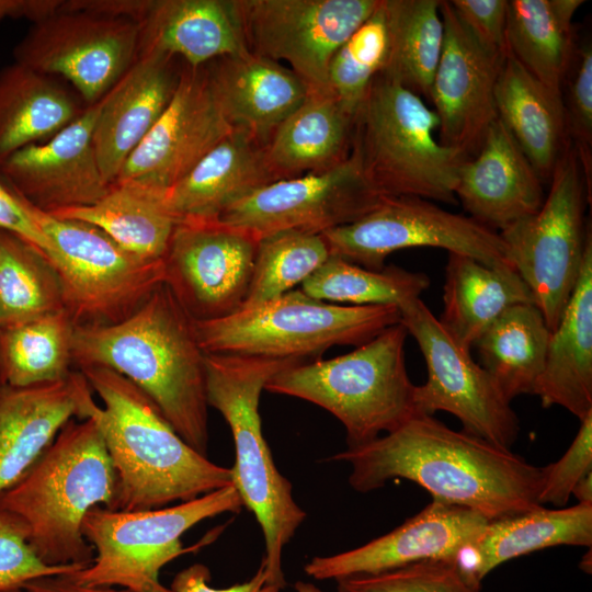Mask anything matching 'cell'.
<instances>
[{
  "label": "cell",
  "mask_w": 592,
  "mask_h": 592,
  "mask_svg": "<svg viewBox=\"0 0 592 592\" xmlns=\"http://www.w3.org/2000/svg\"><path fill=\"white\" fill-rule=\"evenodd\" d=\"M2 386H3V385H2V383H1V380H0V388H1Z\"/></svg>",
  "instance_id": "cell-55"
},
{
  "label": "cell",
  "mask_w": 592,
  "mask_h": 592,
  "mask_svg": "<svg viewBox=\"0 0 592 592\" xmlns=\"http://www.w3.org/2000/svg\"><path fill=\"white\" fill-rule=\"evenodd\" d=\"M337 592H480L454 560H425L386 572L340 579Z\"/></svg>",
  "instance_id": "cell-43"
},
{
  "label": "cell",
  "mask_w": 592,
  "mask_h": 592,
  "mask_svg": "<svg viewBox=\"0 0 592 592\" xmlns=\"http://www.w3.org/2000/svg\"><path fill=\"white\" fill-rule=\"evenodd\" d=\"M330 255L319 234L283 230L261 237L241 308L269 301L301 285Z\"/></svg>",
  "instance_id": "cell-41"
},
{
  "label": "cell",
  "mask_w": 592,
  "mask_h": 592,
  "mask_svg": "<svg viewBox=\"0 0 592 592\" xmlns=\"http://www.w3.org/2000/svg\"><path fill=\"white\" fill-rule=\"evenodd\" d=\"M550 330L535 304L504 311L477 340L480 365L512 401L534 395L544 371Z\"/></svg>",
  "instance_id": "cell-36"
},
{
  "label": "cell",
  "mask_w": 592,
  "mask_h": 592,
  "mask_svg": "<svg viewBox=\"0 0 592 592\" xmlns=\"http://www.w3.org/2000/svg\"><path fill=\"white\" fill-rule=\"evenodd\" d=\"M591 544L592 503L558 509L540 506L489 521L478 539L454 561L481 583L496 567L516 557L553 546L591 547Z\"/></svg>",
  "instance_id": "cell-32"
},
{
  "label": "cell",
  "mask_w": 592,
  "mask_h": 592,
  "mask_svg": "<svg viewBox=\"0 0 592 592\" xmlns=\"http://www.w3.org/2000/svg\"><path fill=\"white\" fill-rule=\"evenodd\" d=\"M441 0H385L390 50L383 73L428 99L437 68L444 25Z\"/></svg>",
  "instance_id": "cell-38"
},
{
  "label": "cell",
  "mask_w": 592,
  "mask_h": 592,
  "mask_svg": "<svg viewBox=\"0 0 592 592\" xmlns=\"http://www.w3.org/2000/svg\"><path fill=\"white\" fill-rule=\"evenodd\" d=\"M549 183L540 208L499 234L509 264L530 288L551 332L578 282L591 232L590 224L584 225L589 202L584 177L570 141Z\"/></svg>",
  "instance_id": "cell-10"
},
{
  "label": "cell",
  "mask_w": 592,
  "mask_h": 592,
  "mask_svg": "<svg viewBox=\"0 0 592 592\" xmlns=\"http://www.w3.org/2000/svg\"><path fill=\"white\" fill-rule=\"evenodd\" d=\"M542 406H559L580 421L592 413V234L581 272L556 329L550 332L535 394Z\"/></svg>",
  "instance_id": "cell-28"
},
{
  "label": "cell",
  "mask_w": 592,
  "mask_h": 592,
  "mask_svg": "<svg viewBox=\"0 0 592 592\" xmlns=\"http://www.w3.org/2000/svg\"><path fill=\"white\" fill-rule=\"evenodd\" d=\"M390 36L385 0L333 55L327 90L355 116L373 80L387 67Z\"/></svg>",
  "instance_id": "cell-42"
},
{
  "label": "cell",
  "mask_w": 592,
  "mask_h": 592,
  "mask_svg": "<svg viewBox=\"0 0 592 592\" xmlns=\"http://www.w3.org/2000/svg\"><path fill=\"white\" fill-rule=\"evenodd\" d=\"M0 229L22 238L48 258L53 244L38 225L34 207L1 180Z\"/></svg>",
  "instance_id": "cell-48"
},
{
  "label": "cell",
  "mask_w": 592,
  "mask_h": 592,
  "mask_svg": "<svg viewBox=\"0 0 592 592\" xmlns=\"http://www.w3.org/2000/svg\"><path fill=\"white\" fill-rule=\"evenodd\" d=\"M1 592H25V591L23 589H14V590L1 591Z\"/></svg>",
  "instance_id": "cell-54"
},
{
  "label": "cell",
  "mask_w": 592,
  "mask_h": 592,
  "mask_svg": "<svg viewBox=\"0 0 592 592\" xmlns=\"http://www.w3.org/2000/svg\"><path fill=\"white\" fill-rule=\"evenodd\" d=\"M399 310L400 322L417 341L426 364V382L414 388L417 412L452 413L463 431L511 449L519 435V419L491 375L449 337L421 298Z\"/></svg>",
  "instance_id": "cell-12"
},
{
  "label": "cell",
  "mask_w": 592,
  "mask_h": 592,
  "mask_svg": "<svg viewBox=\"0 0 592 592\" xmlns=\"http://www.w3.org/2000/svg\"><path fill=\"white\" fill-rule=\"evenodd\" d=\"M115 492L116 474L95 421L72 419L0 493V509L21 521L45 563L87 567L94 549L82 534L83 519L95 505L111 509Z\"/></svg>",
  "instance_id": "cell-4"
},
{
  "label": "cell",
  "mask_w": 592,
  "mask_h": 592,
  "mask_svg": "<svg viewBox=\"0 0 592 592\" xmlns=\"http://www.w3.org/2000/svg\"><path fill=\"white\" fill-rule=\"evenodd\" d=\"M488 522L468 508L432 500L385 535L346 551L312 557L304 571L315 580L338 581L425 560H455L478 539Z\"/></svg>",
  "instance_id": "cell-21"
},
{
  "label": "cell",
  "mask_w": 592,
  "mask_h": 592,
  "mask_svg": "<svg viewBox=\"0 0 592 592\" xmlns=\"http://www.w3.org/2000/svg\"><path fill=\"white\" fill-rule=\"evenodd\" d=\"M572 496L578 499L579 503H592V471L576 483Z\"/></svg>",
  "instance_id": "cell-52"
},
{
  "label": "cell",
  "mask_w": 592,
  "mask_h": 592,
  "mask_svg": "<svg viewBox=\"0 0 592 592\" xmlns=\"http://www.w3.org/2000/svg\"><path fill=\"white\" fill-rule=\"evenodd\" d=\"M234 129L205 66H185L166 111L127 158L115 182L136 181L166 192Z\"/></svg>",
  "instance_id": "cell-18"
},
{
  "label": "cell",
  "mask_w": 592,
  "mask_h": 592,
  "mask_svg": "<svg viewBox=\"0 0 592 592\" xmlns=\"http://www.w3.org/2000/svg\"><path fill=\"white\" fill-rule=\"evenodd\" d=\"M242 508L232 485L158 509L118 511L95 505L82 522V534L94 557L89 566L69 574L87 587L172 592L159 580L162 567L208 542L184 547L183 534L206 519L237 513Z\"/></svg>",
  "instance_id": "cell-9"
},
{
  "label": "cell",
  "mask_w": 592,
  "mask_h": 592,
  "mask_svg": "<svg viewBox=\"0 0 592 592\" xmlns=\"http://www.w3.org/2000/svg\"><path fill=\"white\" fill-rule=\"evenodd\" d=\"M79 372L103 402L90 418L116 474L111 510L163 508L232 485L231 468L191 447L153 401L124 376L99 366Z\"/></svg>",
  "instance_id": "cell-3"
},
{
  "label": "cell",
  "mask_w": 592,
  "mask_h": 592,
  "mask_svg": "<svg viewBox=\"0 0 592 592\" xmlns=\"http://www.w3.org/2000/svg\"><path fill=\"white\" fill-rule=\"evenodd\" d=\"M25 592H134L114 587H87L77 583L69 573L46 576L24 584Z\"/></svg>",
  "instance_id": "cell-51"
},
{
  "label": "cell",
  "mask_w": 592,
  "mask_h": 592,
  "mask_svg": "<svg viewBox=\"0 0 592 592\" xmlns=\"http://www.w3.org/2000/svg\"><path fill=\"white\" fill-rule=\"evenodd\" d=\"M407 337L396 323L346 354L285 367L264 390L321 407L343 424L346 448L364 445L419 414L406 367Z\"/></svg>",
  "instance_id": "cell-6"
},
{
  "label": "cell",
  "mask_w": 592,
  "mask_h": 592,
  "mask_svg": "<svg viewBox=\"0 0 592 592\" xmlns=\"http://www.w3.org/2000/svg\"><path fill=\"white\" fill-rule=\"evenodd\" d=\"M101 101L50 139L12 153L0 180L35 208L54 214L95 204L112 187L101 171L92 135Z\"/></svg>",
  "instance_id": "cell-20"
},
{
  "label": "cell",
  "mask_w": 592,
  "mask_h": 592,
  "mask_svg": "<svg viewBox=\"0 0 592 592\" xmlns=\"http://www.w3.org/2000/svg\"><path fill=\"white\" fill-rule=\"evenodd\" d=\"M305 362L206 353V398L231 431L235 463L232 486L257 519L263 534L266 583L286 587L282 568L284 547L305 521L292 483L277 469L262 432L260 397L266 383L285 367Z\"/></svg>",
  "instance_id": "cell-5"
},
{
  "label": "cell",
  "mask_w": 592,
  "mask_h": 592,
  "mask_svg": "<svg viewBox=\"0 0 592 592\" xmlns=\"http://www.w3.org/2000/svg\"><path fill=\"white\" fill-rule=\"evenodd\" d=\"M443 289L439 321L467 351L509 308L534 304L530 288L510 264L488 265L459 253H448Z\"/></svg>",
  "instance_id": "cell-31"
},
{
  "label": "cell",
  "mask_w": 592,
  "mask_h": 592,
  "mask_svg": "<svg viewBox=\"0 0 592 592\" xmlns=\"http://www.w3.org/2000/svg\"><path fill=\"white\" fill-rule=\"evenodd\" d=\"M294 589H295L296 592H323L321 589H319L314 583L301 581V580L297 581L294 584Z\"/></svg>",
  "instance_id": "cell-53"
},
{
  "label": "cell",
  "mask_w": 592,
  "mask_h": 592,
  "mask_svg": "<svg viewBox=\"0 0 592 592\" xmlns=\"http://www.w3.org/2000/svg\"><path fill=\"white\" fill-rule=\"evenodd\" d=\"M62 0H0V21L24 18L32 23L55 13Z\"/></svg>",
  "instance_id": "cell-50"
},
{
  "label": "cell",
  "mask_w": 592,
  "mask_h": 592,
  "mask_svg": "<svg viewBox=\"0 0 592 592\" xmlns=\"http://www.w3.org/2000/svg\"><path fill=\"white\" fill-rule=\"evenodd\" d=\"M444 42L428 100L439 118L442 145L474 157L498 119L496 87L505 57L483 47L449 1L440 4Z\"/></svg>",
  "instance_id": "cell-19"
},
{
  "label": "cell",
  "mask_w": 592,
  "mask_h": 592,
  "mask_svg": "<svg viewBox=\"0 0 592 592\" xmlns=\"http://www.w3.org/2000/svg\"><path fill=\"white\" fill-rule=\"evenodd\" d=\"M272 182L263 145L235 128L166 191V200L179 221L215 220L230 205Z\"/></svg>",
  "instance_id": "cell-27"
},
{
  "label": "cell",
  "mask_w": 592,
  "mask_h": 592,
  "mask_svg": "<svg viewBox=\"0 0 592 592\" xmlns=\"http://www.w3.org/2000/svg\"><path fill=\"white\" fill-rule=\"evenodd\" d=\"M209 569L203 563H194L178 572L169 588L172 592H281L280 588L266 583L263 559L255 573L246 582L215 589L209 585Z\"/></svg>",
  "instance_id": "cell-49"
},
{
  "label": "cell",
  "mask_w": 592,
  "mask_h": 592,
  "mask_svg": "<svg viewBox=\"0 0 592 592\" xmlns=\"http://www.w3.org/2000/svg\"><path fill=\"white\" fill-rule=\"evenodd\" d=\"M86 107L55 77L15 61L3 67L0 70V164L18 150L50 139Z\"/></svg>",
  "instance_id": "cell-33"
},
{
  "label": "cell",
  "mask_w": 592,
  "mask_h": 592,
  "mask_svg": "<svg viewBox=\"0 0 592 592\" xmlns=\"http://www.w3.org/2000/svg\"><path fill=\"white\" fill-rule=\"evenodd\" d=\"M76 323L66 309L0 327V380L29 387L68 377Z\"/></svg>",
  "instance_id": "cell-37"
},
{
  "label": "cell",
  "mask_w": 592,
  "mask_h": 592,
  "mask_svg": "<svg viewBox=\"0 0 592 592\" xmlns=\"http://www.w3.org/2000/svg\"><path fill=\"white\" fill-rule=\"evenodd\" d=\"M496 106L543 182H549L569 144L562 92L545 86L509 54L497 82Z\"/></svg>",
  "instance_id": "cell-30"
},
{
  "label": "cell",
  "mask_w": 592,
  "mask_h": 592,
  "mask_svg": "<svg viewBox=\"0 0 592 592\" xmlns=\"http://www.w3.org/2000/svg\"><path fill=\"white\" fill-rule=\"evenodd\" d=\"M34 213L53 244L48 259L60 277L65 309L76 326L121 322L166 283L164 260L143 259L94 225L35 207Z\"/></svg>",
  "instance_id": "cell-11"
},
{
  "label": "cell",
  "mask_w": 592,
  "mask_h": 592,
  "mask_svg": "<svg viewBox=\"0 0 592 592\" xmlns=\"http://www.w3.org/2000/svg\"><path fill=\"white\" fill-rule=\"evenodd\" d=\"M562 91L567 136L580 161L589 202L592 195V47L584 43Z\"/></svg>",
  "instance_id": "cell-44"
},
{
  "label": "cell",
  "mask_w": 592,
  "mask_h": 592,
  "mask_svg": "<svg viewBox=\"0 0 592 592\" xmlns=\"http://www.w3.org/2000/svg\"><path fill=\"white\" fill-rule=\"evenodd\" d=\"M583 0H510L509 54L545 86L562 92L577 58L573 16Z\"/></svg>",
  "instance_id": "cell-34"
},
{
  "label": "cell",
  "mask_w": 592,
  "mask_h": 592,
  "mask_svg": "<svg viewBox=\"0 0 592 592\" xmlns=\"http://www.w3.org/2000/svg\"><path fill=\"white\" fill-rule=\"evenodd\" d=\"M455 196L471 218L496 231L533 215L545 200L543 180L499 118L460 166Z\"/></svg>",
  "instance_id": "cell-23"
},
{
  "label": "cell",
  "mask_w": 592,
  "mask_h": 592,
  "mask_svg": "<svg viewBox=\"0 0 592 592\" xmlns=\"http://www.w3.org/2000/svg\"><path fill=\"white\" fill-rule=\"evenodd\" d=\"M50 215L94 225L127 251L150 261L164 260L179 223L164 191L136 181L115 182L91 206Z\"/></svg>",
  "instance_id": "cell-35"
},
{
  "label": "cell",
  "mask_w": 592,
  "mask_h": 592,
  "mask_svg": "<svg viewBox=\"0 0 592 592\" xmlns=\"http://www.w3.org/2000/svg\"><path fill=\"white\" fill-rule=\"evenodd\" d=\"M400 320L396 306L339 305L299 288L220 319L195 320V328L208 354L305 361L334 345L356 348Z\"/></svg>",
  "instance_id": "cell-8"
},
{
  "label": "cell",
  "mask_w": 592,
  "mask_h": 592,
  "mask_svg": "<svg viewBox=\"0 0 592 592\" xmlns=\"http://www.w3.org/2000/svg\"><path fill=\"white\" fill-rule=\"evenodd\" d=\"M206 353L195 320L164 283L125 320L76 326L73 365L112 369L143 390L175 432L207 456Z\"/></svg>",
  "instance_id": "cell-2"
},
{
  "label": "cell",
  "mask_w": 592,
  "mask_h": 592,
  "mask_svg": "<svg viewBox=\"0 0 592 592\" xmlns=\"http://www.w3.org/2000/svg\"><path fill=\"white\" fill-rule=\"evenodd\" d=\"M79 371L29 387L0 388V493L14 485L72 419L90 418L96 402Z\"/></svg>",
  "instance_id": "cell-22"
},
{
  "label": "cell",
  "mask_w": 592,
  "mask_h": 592,
  "mask_svg": "<svg viewBox=\"0 0 592 592\" xmlns=\"http://www.w3.org/2000/svg\"><path fill=\"white\" fill-rule=\"evenodd\" d=\"M351 466L350 486L365 493L410 480L432 500L468 508L488 521L538 509L543 467L433 415L415 414L396 430L329 457Z\"/></svg>",
  "instance_id": "cell-1"
},
{
  "label": "cell",
  "mask_w": 592,
  "mask_h": 592,
  "mask_svg": "<svg viewBox=\"0 0 592 592\" xmlns=\"http://www.w3.org/2000/svg\"><path fill=\"white\" fill-rule=\"evenodd\" d=\"M380 0H237L249 52L285 61L310 89L328 91L338 48Z\"/></svg>",
  "instance_id": "cell-15"
},
{
  "label": "cell",
  "mask_w": 592,
  "mask_h": 592,
  "mask_svg": "<svg viewBox=\"0 0 592 592\" xmlns=\"http://www.w3.org/2000/svg\"><path fill=\"white\" fill-rule=\"evenodd\" d=\"M205 69L230 125L263 146L310 92L288 67L252 53L215 59Z\"/></svg>",
  "instance_id": "cell-26"
},
{
  "label": "cell",
  "mask_w": 592,
  "mask_h": 592,
  "mask_svg": "<svg viewBox=\"0 0 592 592\" xmlns=\"http://www.w3.org/2000/svg\"><path fill=\"white\" fill-rule=\"evenodd\" d=\"M260 237L215 220H181L164 258L166 284L196 321L238 311L247 297Z\"/></svg>",
  "instance_id": "cell-17"
},
{
  "label": "cell",
  "mask_w": 592,
  "mask_h": 592,
  "mask_svg": "<svg viewBox=\"0 0 592 592\" xmlns=\"http://www.w3.org/2000/svg\"><path fill=\"white\" fill-rule=\"evenodd\" d=\"M331 255L382 270L392 252L432 247L488 265L509 264L500 234L471 218L415 196L384 197L369 213L322 234Z\"/></svg>",
  "instance_id": "cell-13"
},
{
  "label": "cell",
  "mask_w": 592,
  "mask_h": 592,
  "mask_svg": "<svg viewBox=\"0 0 592 592\" xmlns=\"http://www.w3.org/2000/svg\"><path fill=\"white\" fill-rule=\"evenodd\" d=\"M580 429L566 453L543 467L539 504L563 508L576 483L592 471V413L580 421Z\"/></svg>",
  "instance_id": "cell-46"
},
{
  "label": "cell",
  "mask_w": 592,
  "mask_h": 592,
  "mask_svg": "<svg viewBox=\"0 0 592 592\" xmlns=\"http://www.w3.org/2000/svg\"><path fill=\"white\" fill-rule=\"evenodd\" d=\"M354 115L329 91H310L263 146L275 181L329 170L349 158Z\"/></svg>",
  "instance_id": "cell-29"
},
{
  "label": "cell",
  "mask_w": 592,
  "mask_h": 592,
  "mask_svg": "<svg viewBox=\"0 0 592 592\" xmlns=\"http://www.w3.org/2000/svg\"><path fill=\"white\" fill-rule=\"evenodd\" d=\"M437 132L424 99L380 73L355 113L351 151L383 196L455 204L458 171L470 157L442 145Z\"/></svg>",
  "instance_id": "cell-7"
},
{
  "label": "cell",
  "mask_w": 592,
  "mask_h": 592,
  "mask_svg": "<svg viewBox=\"0 0 592 592\" xmlns=\"http://www.w3.org/2000/svg\"><path fill=\"white\" fill-rule=\"evenodd\" d=\"M136 22L59 9L33 22L13 49L14 61L67 79L87 106L100 102L138 57Z\"/></svg>",
  "instance_id": "cell-14"
},
{
  "label": "cell",
  "mask_w": 592,
  "mask_h": 592,
  "mask_svg": "<svg viewBox=\"0 0 592 592\" xmlns=\"http://www.w3.org/2000/svg\"><path fill=\"white\" fill-rule=\"evenodd\" d=\"M470 34L487 49L508 56V0H449Z\"/></svg>",
  "instance_id": "cell-47"
},
{
  "label": "cell",
  "mask_w": 592,
  "mask_h": 592,
  "mask_svg": "<svg viewBox=\"0 0 592 592\" xmlns=\"http://www.w3.org/2000/svg\"><path fill=\"white\" fill-rule=\"evenodd\" d=\"M174 59L157 53L139 54L101 100L92 140L109 183H115L127 158L173 98L181 75Z\"/></svg>",
  "instance_id": "cell-24"
},
{
  "label": "cell",
  "mask_w": 592,
  "mask_h": 592,
  "mask_svg": "<svg viewBox=\"0 0 592 592\" xmlns=\"http://www.w3.org/2000/svg\"><path fill=\"white\" fill-rule=\"evenodd\" d=\"M430 286L426 274L389 265L371 270L330 255L300 289L310 297L346 306L389 305L401 308Z\"/></svg>",
  "instance_id": "cell-40"
},
{
  "label": "cell",
  "mask_w": 592,
  "mask_h": 592,
  "mask_svg": "<svg viewBox=\"0 0 592 592\" xmlns=\"http://www.w3.org/2000/svg\"><path fill=\"white\" fill-rule=\"evenodd\" d=\"M65 309L60 277L39 249L0 229V327Z\"/></svg>",
  "instance_id": "cell-39"
},
{
  "label": "cell",
  "mask_w": 592,
  "mask_h": 592,
  "mask_svg": "<svg viewBox=\"0 0 592 592\" xmlns=\"http://www.w3.org/2000/svg\"><path fill=\"white\" fill-rule=\"evenodd\" d=\"M351 151L340 164L318 173L272 182L226 208L219 220L260 238L283 230L319 234L349 225L384 198Z\"/></svg>",
  "instance_id": "cell-16"
},
{
  "label": "cell",
  "mask_w": 592,
  "mask_h": 592,
  "mask_svg": "<svg viewBox=\"0 0 592 592\" xmlns=\"http://www.w3.org/2000/svg\"><path fill=\"white\" fill-rule=\"evenodd\" d=\"M78 565L49 566L33 550L26 530L13 514L0 509V592L23 589L24 584L46 576L72 573Z\"/></svg>",
  "instance_id": "cell-45"
},
{
  "label": "cell",
  "mask_w": 592,
  "mask_h": 592,
  "mask_svg": "<svg viewBox=\"0 0 592 592\" xmlns=\"http://www.w3.org/2000/svg\"><path fill=\"white\" fill-rule=\"evenodd\" d=\"M138 55L181 57L186 66L250 53L237 0H141Z\"/></svg>",
  "instance_id": "cell-25"
}]
</instances>
